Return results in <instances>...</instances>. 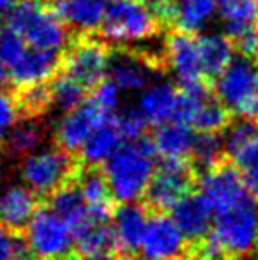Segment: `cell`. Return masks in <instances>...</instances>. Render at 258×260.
Wrapping results in <instances>:
<instances>
[{
	"label": "cell",
	"instance_id": "obj_1",
	"mask_svg": "<svg viewBox=\"0 0 258 260\" xmlns=\"http://www.w3.org/2000/svg\"><path fill=\"white\" fill-rule=\"evenodd\" d=\"M156 149L141 138L128 140L104 163V177L112 195L122 204L136 202L147 193L156 172Z\"/></svg>",
	"mask_w": 258,
	"mask_h": 260
},
{
	"label": "cell",
	"instance_id": "obj_2",
	"mask_svg": "<svg viewBox=\"0 0 258 260\" xmlns=\"http://www.w3.org/2000/svg\"><path fill=\"white\" fill-rule=\"evenodd\" d=\"M6 21L34 48L60 52L71 43L64 20L41 0H20L7 11Z\"/></svg>",
	"mask_w": 258,
	"mask_h": 260
},
{
	"label": "cell",
	"instance_id": "obj_3",
	"mask_svg": "<svg viewBox=\"0 0 258 260\" xmlns=\"http://www.w3.org/2000/svg\"><path fill=\"white\" fill-rule=\"evenodd\" d=\"M103 39L117 45L147 41L161 30L145 0H110L99 27Z\"/></svg>",
	"mask_w": 258,
	"mask_h": 260
},
{
	"label": "cell",
	"instance_id": "obj_4",
	"mask_svg": "<svg viewBox=\"0 0 258 260\" xmlns=\"http://www.w3.org/2000/svg\"><path fill=\"white\" fill-rule=\"evenodd\" d=\"M25 229L28 253L35 260H64L75 248V229L52 207L38 209Z\"/></svg>",
	"mask_w": 258,
	"mask_h": 260
},
{
	"label": "cell",
	"instance_id": "obj_5",
	"mask_svg": "<svg viewBox=\"0 0 258 260\" xmlns=\"http://www.w3.org/2000/svg\"><path fill=\"white\" fill-rule=\"evenodd\" d=\"M256 197L214 216L212 236L227 255H246L258 244V204Z\"/></svg>",
	"mask_w": 258,
	"mask_h": 260
},
{
	"label": "cell",
	"instance_id": "obj_6",
	"mask_svg": "<svg viewBox=\"0 0 258 260\" xmlns=\"http://www.w3.org/2000/svg\"><path fill=\"white\" fill-rule=\"evenodd\" d=\"M110 60L112 50L106 43L82 34L76 41L69 43L67 52L62 55L60 71L87 89H94L108 76Z\"/></svg>",
	"mask_w": 258,
	"mask_h": 260
},
{
	"label": "cell",
	"instance_id": "obj_7",
	"mask_svg": "<svg viewBox=\"0 0 258 260\" xmlns=\"http://www.w3.org/2000/svg\"><path fill=\"white\" fill-rule=\"evenodd\" d=\"M72 174L69 152L60 149H35L25 156L20 167L21 181L38 195H52L65 186Z\"/></svg>",
	"mask_w": 258,
	"mask_h": 260
},
{
	"label": "cell",
	"instance_id": "obj_8",
	"mask_svg": "<svg viewBox=\"0 0 258 260\" xmlns=\"http://www.w3.org/2000/svg\"><path fill=\"white\" fill-rule=\"evenodd\" d=\"M258 69L251 58H234L216 78V96L230 112L248 117L256 92Z\"/></svg>",
	"mask_w": 258,
	"mask_h": 260
},
{
	"label": "cell",
	"instance_id": "obj_9",
	"mask_svg": "<svg viewBox=\"0 0 258 260\" xmlns=\"http://www.w3.org/2000/svg\"><path fill=\"white\" fill-rule=\"evenodd\" d=\"M198 189L214 216L253 197L246 188L241 170L228 165H216L210 170H205Z\"/></svg>",
	"mask_w": 258,
	"mask_h": 260
},
{
	"label": "cell",
	"instance_id": "obj_10",
	"mask_svg": "<svg viewBox=\"0 0 258 260\" xmlns=\"http://www.w3.org/2000/svg\"><path fill=\"white\" fill-rule=\"evenodd\" d=\"M191 182L193 175L182 159H165L161 167L156 168L145 195L152 207L165 211L190 195Z\"/></svg>",
	"mask_w": 258,
	"mask_h": 260
},
{
	"label": "cell",
	"instance_id": "obj_11",
	"mask_svg": "<svg viewBox=\"0 0 258 260\" xmlns=\"http://www.w3.org/2000/svg\"><path fill=\"white\" fill-rule=\"evenodd\" d=\"M186 243L188 237L175 219L158 214L149 218L138 253L141 260H179L186 251Z\"/></svg>",
	"mask_w": 258,
	"mask_h": 260
},
{
	"label": "cell",
	"instance_id": "obj_12",
	"mask_svg": "<svg viewBox=\"0 0 258 260\" xmlns=\"http://www.w3.org/2000/svg\"><path fill=\"white\" fill-rule=\"evenodd\" d=\"M165 58L152 57L151 53L129 52L122 50L119 53L112 52L108 78L121 87L122 92H138L151 85V78L159 71Z\"/></svg>",
	"mask_w": 258,
	"mask_h": 260
},
{
	"label": "cell",
	"instance_id": "obj_13",
	"mask_svg": "<svg viewBox=\"0 0 258 260\" xmlns=\"http://www.w3.org/2000/svg\"><path fill=\"white\" fill-rule=\"evenodd\" d=\"M112 117V113H106L103 108H99L92 100L89 103L83 101L76 108L65 112V115L59 120L55 129V138L59 147H62L67 152L82 151L85 142L90 138V135Z\"/></svg>",
	"mask_w": 258,
	"mask_h": 260
},
{
	"label": "cell",
	"instance_id": "obj_14",
	"mask_svg": "<svg viewBox=\"0 0 258 260\" xmlns=\"http://www.w3.org/2000/svg\"><path fill=\"white\" fill-rule=\"evenodd\" d=\"M165 62L180 83L205 78L202 69L198 38L193 32L175 28L168 34L165 43Z\"/></svg>",
	"mask_w": 258,
	"mask_h": 260
},
{
	"label": "cell",
	"instance_id": "obj_15",
	"mask_svg": "<svg viewBox=\"0 0 258 260\" xmlns=\"http://www.w3.org/2000/svg\"><path fill=\"white\" fill-rule=\"evenodd\" d=\"M62 68V55L57 50H45L28 46L21 57L7 69L9 80L16 87L48 82Z\"/></svg>",
	"mask_w": 258,
	"mask_h": 260
},
{
	"label": "cell",
	"instance_id": "obj_16",
	"mask_svg": "<svg viewBox=\"0 0 258 260\" xmlns=\"http://www.w3.org/2000/svg\"><path fill=\"white\" fill-rule=\"evenodd\" d=\"M223 142L225 152L241 172L258 167V126L251 117L232 124Z\"/></svg>",
	"mask_w": 258,
	"mask_h": 260
},
{
	"label": "cell",
	"instance_id": "obj_17",
	"mask_svg": "<svg viewBox=\"0 0 258 260\" xmlns=\"http://www.w3.org/2000/svg\"><path fill=\"white\" fill-rule=\"evenodd\" d=\"M35 195L25 182L0 189V223L11 230L25 229L38 212Z\"/></svg>",
	"mask_w": 258,
	"mask_h": 260
},
{
	"label": "cell",
	"instance_id": "obj_18",
	"mask_svg": "<svg viewBox=\"0 0 258 260\" xmlns=\"http://www.w3.org/2000/svg\"><path fill=\"white\" fill-rule=\"evenodd\" d=\"M179 105V89L168 82H158L147 85L138 100V112L149 124H159L173 120Z\"/></svg>",
	"mask_w": 258,
	"mask_h": 260
},
{
	"label": "cell",
	"instance_id": "obj_19",
	"mask_svg": "<svg viewBox=\"0 0 258 260\" xmlns=\"http://www.w3.org/2000/svg\"><path fill=\"white\" fill-rule=\"evenodd\" d=\"M147 223L149 216L140 206H136L134 202L122 204V207L115 211L114 226H112L119 250L128 255L138 253Z\"/></svg>",
	"mask_w": 258,
	"mask_h": 260
},
{
	"label": "cell",
	"instance_id": "obj_20",
	"mask_svg": "<svg viewBox=\"0 0 258 260\" xmlns=\"http://www.w3.org/2000/svg\"><path fill=\"white\" fill-rule=\"evenodd\" d=\"M214 212L200 195H186L172 207V218L188 237V241H202L209 236Z\"/></svg>",
	"mask_w": 258,
	"mask_h": 260
},
{
	"label": "cell",
	"instance_id": "obj_21",
	"mask_svg": "<svg viewBox=\"0 0 258 260\" xmlns=\"http://www.w3.org/2000/svg\"><path fill=\"white\" fill-rule=\"evenodd\" d=\"M110 0H52V7L67 27L90 32L101 27Z\"/></svg>",
	"mask_w": 258,
	"mask_h": 260
},
{
	"label": "cell",
	"instance_id": "obj_22",
	"mask_svg": "<svg viewBox=\"0 0 258 260\" xmlns=\"http://www.w3.org/2000/svg\"><path fill=\"white\" fill-rule=\"evenodd\" d=\"M193 142L195 135L191 124L175 119L159 124L152 138V145L163 159H184L191 154Z\"/></svg>",
	"mask_w": 258,
	"mask_h": 260
},
{
	"label": "cell",
	"instance_id": "obj_23",
	"mask_svg": "<svg viewBox=\"0 0 258 260\" xmlns=\"http://www.w3.org/2000/svg\"><path fill=\"white\" fill-rule=\"evenodd\" d=\"M124 137L121 133V127L117 124V119L114 115L108 117L85 142L82 147V157L87 165H104L112 156L117 152V149L122 145Z\"/></svg>",
	"mask_w": 258,
	"mask_h": 260
},
{
	"label": "cell",
	"instance_id": "obj_24",
	"mask_svg": "<svg viewBox=\"0 0 258 260\" xmlns=\"http://www.w3.org/2000/svg\"><path fill=\"white\" fill-rule=\"evenodd\" d=\"M203 76L207 80L217 78L234 60V41L223 34H203L198 38Z\"/></svg>",
	"mask_w": 258,
	"mask_h": 260
},
{
	"label": "cell",
	"instance_id": "obj_25",
	"mask_svg": "<svg viewBox=\"0 0 258 260\" xmlns=\"http://www.w3.org/2000/svg\"><path fill=\"white\" fill-rule=\"evenodd\" d=\"M83 199H85L89 216L94 221H108L112 206V189L104 174L87 172L82 175L78 184Z\"/></svg>",
	"mask_w": 258,
	"mask_h": 260
},
{
	"label": "cell",
	"instance_id": "obj_26",
	"mask_svg": "<svg viewBox=\"0 0 258 260\" xmlns=\"http://www.w3.org/2000/svg\"><path fill=\"white\" fill-rule=\"evenodd\" d=\"M217 0H173L172 25L186 32H200L214 20Z\"/></svg>",
	"mask_w": 258,
	"mask_h": 260
},
{
	"label": "cell",
	"instance_id": "obj_27",
	"mask_svg": "<svg viewBox=\"0 0 258 260\" xmlns=\"http://www.w3.org/2000/svg\"><path fill=\"white\" fill-rule=\"evenodd\" d=\"M217 14L230 39L258 25V0H217Z\"/></svg>",
	"mask_w": 258,
	"mask_h": 260
},
{
	"label": "cell",
	"instance_id": "obj_28",
	"mask_svg": "<svg viewBox=\"0 0 258 260\" xmlns=\"http://www.w3.org/2000/svg\"><path fill=\"white\" fill-rule=\"evenodd\" d=\"M115 244L114 229L106 225V221H87L76 230L75 248L83 257H97V255L110 253Z\"/></svg>",
	"mask_w": 258,
	"mask_h": 260
},
{
	"label": "cell",
	"instance_id": "obj_29",
	"mask_svg": "<svg viewBox=\"0 0 258 260\" xmlns=\"http://www.w3.org/2000/svg\"><path fill=\"white\" fill-rule=\"evenodd\" d=\"M50 207L60 218H64L75 229V232L80 226L85 225L87 221H90L85 199H83L80 188H75V186H62L57 191H53L52 200H50Z\"/></svg>",
	"mask_w": 258,
	"mask_h": 260
},
{
	"label": "cell",
	"instance_id": "obj_30",
	"mask_svg": "<svg viewBox=\"0 0 258 260\" xmlns=\"http://www.w3.org/2000/svg\"><path fill=\"white\" fill-rule=\"evenodd\" d=\"M50 85H52L53 105L64 112H69L85 101L87 87H83L82 83L62 71H59L53 76V82Z\"/></svg>",
	"mask_w": 258,
	"mask_h": 260
},
{
	"label": "cell",
	"instance_id": "obj_31",
	"mask_svg": "<svg viewBox=\"0 0 258 260\" xmlns=\"http://www.w3.org/2000/svg\"><path fill=\"white\" fill-rule=\"evenodd\" d=\"M14 98L20 106V112L27 113V115H39V113L46 112L48 106L53 105L52 85H48L46 82L16 87Z\"/></svg>",
	"mask_w": 258,
	"mask_h": 260
},
{
	"label": "cell",
	"instance_id": "obj_32",
	"mask_svg": "<svg viewBox=\"0 0 258 260\" xmlns=\"http://www.w3.org/2000/svg\"><path fill=\"white\" fill-rule=\"evenodd\" d=\"M228 112L230 110L223 105V101L207 98L202 101V105L196 110L191 126H195L198 131H207V133H217L228 124Z\"/></svg>",
	"mask_w": 258,
	"mask_h": 260
},
{
	"label": "cell",
	"instance_id": "obj_33",
	"mask_svg": "<svg viewBox=\"0 0 258 260\" xmlns=\"http://www.w3.org/2000/svg\"><path fill=\"white\" fill-rule=\"evenodd\" d=\"M225 152V142L217 137V133H207L200 131V135L195 137L193 147H191V156L196 167L203 170L214 168L221 159V154Z\"/></svg>",
	"mask_w": 258,
	"mask_h": 260
},
{
	"label": "cell",
	"instance_id": "obj_34",
	"mask_svg": "<svg viewBox=\"0 0 258 260\" xmlns=\"http://www.w3.org/2000/svg\"><path fill=\"white\" fill-rule=\"evenodd\" d=\"M43 129L35 122H20L7 135V145L14 154H30L41 145Z\"/></svg>",
	"mask_w": 258,
	"mask_h": 260
},
{
	"label": "cell",
	"instance_id": "obj_35",
	"mask_svg": "<svg viewBox=\"0 0 258 260\" xmlns=\"http://www.w3.org/2000/svg\"><path fill=\"white\" fill-rule=\"evenodd\" d=\"M27 48L28 45L25 39L14 28H11L7 23L6 27H0V64L4 68L9 69Z\"/></svg>",
	"mask_w": 258,
	"mask_h": 260
},
{
	"label": "cell",
	"instance_id": "obj_36",
	"mask_svg": "<svg viewBox=\"0 0 258 260\" xmlns=\"http://www.w3.org/2000/svg\"><path fill=\"white\" fill-rule=\"evenodd\" d=\"M122 100V90L117 83H114L110 78L103 80L97 87H94L92 101L99 108H103L106 113H114L115 110L121 106Z\"/></svg>",
	"mask_w": 258,
	"mask_h": 260
},
{
	"label": "cell",
	"instance_id": "obj_37",
	"mask_svg": "<svg viewBox=\"0 0 258 260\" xmlns=\"http://www.w3.org/2000/svg\"><path fill=\"white\" fill-rule=\"evenodd\" d=\"M27 243H21L13 230L0 223V260H25Z\"/></svg>",
	"mask_w": 258,
	"mask_h": 260
},
{
	"label": "cell",
	"instance_id": "obj_38",
	"mask_svg": "<svg viewBox=\"0 0 258 260\" xmlns=\"http://www.w3.org/2000/svg\"><path fill=\"white\" fill-rule=\"evenodd\" d=\"M20 106L16 103L14 94L0 92V140L7 138V135L13 131V127L18 124L20 117Z\"/></svg>",
	"mask_w": 258,
	"mask_h": 260
},
{
	"label": "cell",
	"instance_id": "obj_39",
	"mask_svg": "<svg viewBox=\"0 0 258 260\" xmlns=\"http://www.w3.org/2000/svg\"><path fill=\"white\" fill-rule=\"evenodd\" d=\"M117 119V124L121 127V133L124 137V140H138L143 135L145 127H147V120L143 119L140 112L136 110H128V112L121 113Z\"/></svg>",
	"mask_w": 258,
	"mask_h": 260
},
{
	"label": "cell",
	"instance_id": "obj_40",
	"mask_svg": "<svg viewBox=\"0 0 258 260\" xmlns=\"http://www.w3.org/2000/svg\"><path fill=\"white\" fill-rule=\"evenodd\" d=\"M234 46L242 57H248L251 60H258V25L246 28L239 36H235Z\"/></svg>",
	"mask_w": 258,
	"mask_h": 260
},
{
	"label": "cell",
	"instance_id": "obj_41",
	"mask_svg": "<svg viewBox=\"0 0 258 260\" xmlns=\"http://www.w3.org/2000/svg\"><path fill=\"white\" fill-rule=\"evenodd\" d=\"M200 257H202V260H225L227 251L217 243L216 237L212 234H209L200 243Z\"/></svg>",
	"mask_w": 258,
	"mask_h": 260
},
{
	"label": "cell",
	"instance_id": "obj_42",
	"mask_svg": "<svg viewBox=\"0 0 258 260\" xmlns=\"http://www.w3.org/2000/svg\"><path fill=\"white\" fill-rule=\"evenodd\" d=\"M241 174H242V179H244V184H246V188H248V191L258 199V167L251 168V170L241 172Z\"/></svg>",
	"mask_w": 258,
	"mask_h": 260
},
{
	"label": "cell",
	"instance_id": "obj_43",
	"mask_svg": "<svg viewBox=\"0 0 258 260\" xmlns=\"http://www.w3.org/2000/svg\"><path fill=\"white\" fill-rule=\"evenodd\" d=\"M248 117L251 119H258V75H256V92H255V100L251 103V108L248 112Z\"/></svg>",
	"mask_w": 258,
	"mask_h": 260
},
{
	"label": "cell",
	"instance_id": "obj_44",
	"mask_svg": "<svg viewBox=\"0 0 258 260\" xmlns=\"http://www.w3.org/2000/svg\"><path fill=\"white\" fill-rule=\"evenodd\" d=\"M20 0H0V11H9L14 4H18Z\"/></svg>",
	"mask_w": 258,
	"mask_h": 260
},
{
	"label": "cell",
	"instance_id": "obj_45",
	"mask_svg": "<svg viewBox=\"0 0 258 260\" xmlns=\"http://www.w3.org/2000/svg\"><path fill=\"white\" fill-rule=\"evenodd\" d=\"M7 78H9V75H7V69L4 68L2 64H0V87H2L4 83H6Z\"/></svg>",
	"mask_w": 258,
	"mask_h": 260
},
{
	"label": "cell",
	"instance_id": "obj_46",
	"mask_svg": "<svg viewBox=\"0 0 258 260\" xmlns=\"http://www.w3.org/2000/svg\"><path fill=\"white\" fill-rule=\"evenodd\" d=\"M87 260H119V258L112 257L110 253H104V255H97V257H87Z\"/></svg>",
	"mask_w": 258,
	"mask_h": 260
},
{
	"label": "cell",
	"instance_id": "obj_47",
	"mask_svg": "<svg viewBox=\"0 0 258 260\" xmlns=\"http://www.w3.org/2000/svg\"><path fill=\"white\" fill-rule=\"evenodd\" d=\"M256 250H258V244H256Z\"/></svg>",
	"mask_w": 258,
	"mask_h": 260
},
{
	"label": "cell",
	"instance_id": "obj_48",
	"mask_svg": "<svg viewBox=\"0 0 258 260\" xmlns=\"http://www.w3.org/2000/svg\"><path fill=\"white\" fill-rule=\"evenodd\" d=\"M0 13H2V11H0Z\"/></svg>",
	"mask_w": 258,
	"mask_h": 260
}]
</instances>
